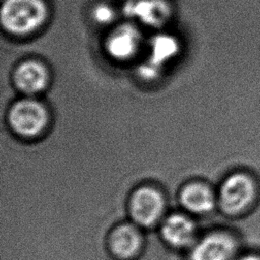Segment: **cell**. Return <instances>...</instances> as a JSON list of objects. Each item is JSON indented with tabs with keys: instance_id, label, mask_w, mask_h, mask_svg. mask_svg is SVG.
Returning <instances> with one entry per match:
<instances>
[{
	"instance_id": "obj_1",
	"label": "cell",
	"mask_w": 260,
	"mask_h": 260,
	"mask_svg": "<svg viewBox=\"0 0 260 260\" xmlns=\"http://www.w3.org/2000/svg\"><path fill=\"white\" fill-rule=\"evenodd\" d=\"M47 13L43 0H5L1 7V21L8 31L25 35L41 26Z\"/></svg>"
},
{
	"instance_id": "obj_2",
	"label": "cell",
	"mask_w": 260,
	"mask_h": 260,
	"mask_svg": "<svg viewBox=\"0 0 260 260\" xmlns=\"http://www.w3.org/2000/svg\"><path fill=\"white\" fill-rule=\"evenodd\" d=\"M256 195V183L252 176L237 172L222 182L219 191V201L222 209L230 213L236 214L247 208Z\"/></svg>"
},
{
	"instance_id": "obj_3",
	"label": "cell",
	"mask_w": 260,
	"mask_h": 260,
	"mask_svg": "<svg viewBox=\"0 0 260 260\" xmlns=\"http://www.w3.org/2000/svg\"><path fill=\"white\" fill-rule=\"evenodd\" d=\"M8 119L15 132L23 136H34L46 127L48 113L46 108L38 101L23 99L12 106Z\"/></svg>"
},
{
	"instance_id": "obj_4",
	"label": "cell",
	"mask_w": 260,
	"mask_h": 260,
	"mask_svg": "<svg viewBox=\"0 0 260 260\" xmlns=\"http://www.w3.org/2000/svg\"><path fill=\"white\" fill-rule=\"evenodd\" d=\"M129 209L136 223L149 226L161 216L164 198L157 190L151 187H141L132 194Z\"/></svg>"
},
{
	"instance_id": "obj_5",
	"label": "cell",
	"mask_w": 260,
	"mask_h": 260,
	"mask_svg": "<svg viewBox=\"0 0 260 260\" xmlns=\"http://www.w3.org/2000/svg\"><path fill=\"white\" fill-rule=\"evenodd\" d=\"M235 252L234 240L223 233L202 238L191 251V260H230Z\"/></svg>"
},
{
	"instance_id": "obj_6",
	"label": "cell",
	"mask_w": 260,
	"mask_h": 260,
	"mask_svg": "<svg viewBox=\"0 0 260 260\" xmlns=\"http://www.w3.org/2000/svg\"><path fill=\"white\" fill-rule=\"evenodd\" d=\"M139 40L140 36L135 26L122 24L111 31L106 42V48L113 58L125 60L135 54Z\"/></svg>"
},
{
	"instance_id": "obj_7",
	"label": "cell",
	"mask_w": 260,
	"mask_h": 260,
	"mask_svg": "<svg viewBox=\"0 0 260 260\" xmlns=\"http://www.w3.org/2000/svg\"><path fill=\"white\" fill-rule=\"evenodd\" d=\"M109 245L116 257L130 259L138 254L142 245V238L136 226L123 223L113 230L110 235Z\"/></svg>"
},
{
	"instance_id": "obj_8",
	"label": "cell",
	"mask_w": 260,
	"mask_h": 260,
	"mask_svg": "<svg viewBox=\"0 0 260 260\" xmlns=\"http://www.w3.org/2000/svg\"><path fill=\"white\" fill-rule=\"evenodd\" d=\"M161 236L173 247H187L194 240V222L184 214L174 213L165 219L161 225Z\"/></svg>"
},
{
	"instance_id": "obj_9",
	"label": "cell",
	"mask_w": 260,
	"mask_h": 260,
	"mask_svg": "<svg viewBox=\"0 0 260 260\" xmlns=\"http://www.w3.org/2000/svg\"><path fill=\"white\" fill-rule=\"evenodd\" d=\"M14 81L23 92L36 93L46 87L48 72L43 64L37 61H25L16 68Z\"/></svg>"
},
{
	"instance_id": "obj_10",
	"label": "cell",
	"mask_w": 260,
	"mask_h": 260,
	"mask_svg": "<svg viewBox=\"0 0 260 260\" xmlns=\"http://www.w3.org/2000/svg\"><path fill=\"white\" fill-rule=\"evenodd\" d=\"M127 12L148 25L157 26L168 19L170 7L164 0H136L127 5Z\"/></svg>"
},
{
	"instance_id": "obj_11",
	"label": "cell",
	"mask_w": 260,
	"mask_h": 260,
	"mask_svg": "<svg viewBox=\"0 0 260 260\" xmlns=\"http://www.w3.org/2000/svg\"><path fill=\"white\" fill-rule=\"evenodd\" d=\"M182 204L194 213L209 212L214 206V196L208 186L202 183H190L186 185L181 194Z\"/></svg>"
},
{
	"instance_id": "obj_12",
	"label": "cell",
	"mask_w": 260,
	"mask_h": 260,
	"mask_svg": "<svg viewBox=\"0 0 260 260\" xmlns=\"http://www.w3.org/2000/svg\"><path fill=\"white\" fill-rule=\"evenodd\" d=\"M178 49V43L176 39L172 36H155L151 42V54L146 63L159 70L161 64H164L177 54Z\"/></svg>"
},
{
	"instance_id": "obj_13",
	"label": "cell",
	"mask_w": 260,
	"mask_h": 260,
	"mask_svg": "<svg viewBox=\"0 0 260 260\" xmlns=\"http://www.w3.org/2000/svg\"><path fill=\"white\" fill-rule=\"evenodd\" d=\"M92 15L94 19L100 23L110 22L114 16L112 8L106 4H99L93 8Z\"/></svg>"
},
{
	"instance_id": "obj_14",
	"label": "cell",
	"mask_w": 260,
	"mask_h": 260,
	"mask_svg": "<svg viewBox=\"0 0 260 260\" xmlns=\"http://www.w3.org/2000/svg\"><path fill=\"white\" fill-rule=\"evenodd\" d=\"M240 260H260V259L258 257H256V256H246V257H243Z\"/></svg>"
}]
</instances>
